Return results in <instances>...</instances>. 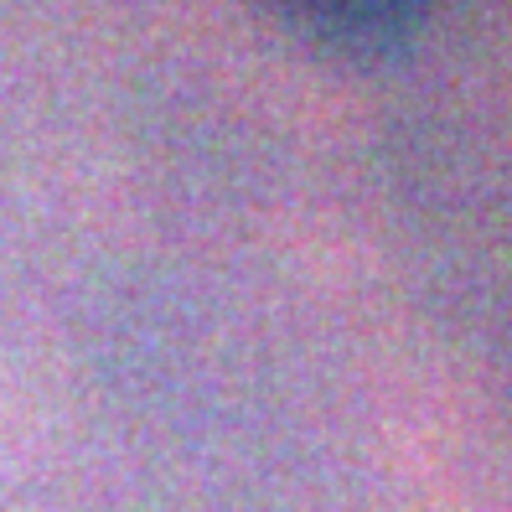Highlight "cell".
Returning <instances> with one entry per match:
<instances>
[{
  "label": "cell",
  "instance_id": "obj_1",
  "mask_svg": "<svg viewBox=\"0 0 512 512\" xmlns=\"http://www.w3.org/2000/svg\"><path fill=\"white\" fill-rule=\"evenodd\" d=\"M435 0H285L295 21L311 32L342 42V47H388L404 42L419 21L430 16Z\"/></svg>",
  "mask_w": 512,
  "mask_h": 512
}]
</instances>
